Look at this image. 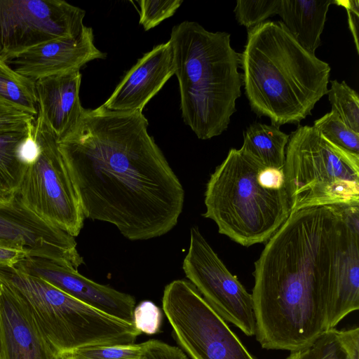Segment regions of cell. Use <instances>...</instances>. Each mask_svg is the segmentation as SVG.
<instances>
[{
  "instance_id": "1",
  "label": "cell",
  "mask_w": 359,
  "mask_h": 359,
  "mask_svg": "<svg viewBox=\"0 0 359 359\" xmlns=\"http://www.w3.org/2000/svg\"><path fill=\"white\" fill-rule=\"evenodd\" d=\"M358 205L292 211L267 241L251 294L263 348L302 349L359 309Z\"/></svg>"
},
{
  "instance_id": "2",
  "label": "cell",
  "mask_w": 359,
  "mask_h": 359,
  "mask_svg": "<svg viewBox=\"0 0 359 359\" xmlns=\"http://www.w3.org/2000/svg\"><path fill=\"white\" fill-rule=\"evenodd\" d=\"M142 111L84 109L59 149L85 217L111 223L130 241L177 224L184 191L147 131Z\"/></svg>"
},
{
  "instance_id": "3",
  "label": "cell",
  "mask_w": 359,
  "mask_h": 359,
  "mask_svg": "<svg viewBox=\"0 0 359 359\" xmlns=\"http://www.w3.org/2000/svg\"><path fill=\"white\" fill-rule=\"evenodd\" d=\"M241 67L251 109L278 128L300 123L328 92L330 65L302 47L282 21L248 29Z\"/></svg>"
},
{
  "instance_id": "4",
  "label": "cell",
  "mask_w": 359,
  "mask_h": 359,
  "mask_svg": "<svg viewBox=\"0 0 359 359\" xmlns=\"http://www.w3.org/2000/svg\"><path fill=\"white\" fill-rule=\"evenodd\" d=\"M230 34L212 32L196 22L175 25L172 46L184 123L198 138L221 135L236 112L243 86L241 54L231 46Z\"/></svg>"
},
{
  "instance_id": "5",
  "label": "cell",
  "mask_w": 359,
  "mask_h": 359,
  "mask_svg": "<svg viewBox=\"0 0 359 359\" xmlns=\"http://www.w3.org/2000/svg\"><path fill=\"white\" fill-rule=\"evenodd\" d=\"M264 166L243 148L231 149L206 185L203 216L216 223L219 233L245 247L267 242L290 213L285 188L260 182Z\"/></svg>"
},
{
  "instance_id": "6",
  "label": "cell",
  "mask_w": 359,
  "mask_h": 359,
  "mask_svg": "<svg viewBox=\"0 0 359 359\" xmlns=\"http://www.w3.org/2000/svg\"><path fill=\"white\" fill-rule=\"evenodd\" d=\"M0 281L22 302L55 359L86 346L133 344L141 334L14 265H0Z\"/></svg>"
},
{
  "instance_id": "7",
  "label": "cell",
  "mask_w": 359,
  "mask_h": 359,
  "mask_svg": "<svg viewBox=\"0 0 359 359\" xmlns=\"http://www.w3.org/2000/svg\"><path fill=\"white\" fill-rule=\"evenodd\" d=\"M283 172L290 212L359 204V154L333 144L313 126L299 125L290 135Z\"/></svg>"
},
{
  "instance_id": "8",
  "label": "cell",
  "mask_w": 359,
  "mask_h": 359,
  "mask_svg": "<svg viewBox=\"0 0 359 359\" xmlns=\"http://www.w3.org/2000/svg\"><path fill=\"white\" fill-rule=\"evenodd\" d=\"M34 134L39 152L27 165L18 195L39 217L76 237L83 226L85 216L58 140L39 114Z\"/></svg>"
},
{
  "instance_id": "9",
  "label": "cell",
  "mask_w": 359,
  "mask_h": 359,
  "mask_svg": "<svg viewBox=\"0 0 359 359\" xmlns=\"http://www.w3.org/2000/svg\"><path fill=\"white\" fill-rule=\"evenodd\" d=\"M162 306L176 340L191 359H256L191 282L167 285Z\"/></svg>"
},
{
  "instance_id": "10",
  "label": "cell",
  "mask_w": 359,
  "mask_h": 359,
  "mask_svg": "<svg viewBox=\"0 0 359 359\" xmlns=\"http://www.w3.org/2000/svg\"><path fill=\"white\" fill-rule=\"evenodd\" d=\"M86 11L62 0H0V58L61 38L84 27Z\"/></svg>"
},
{
  "instance_id": "11",
  "label": "cell",
  "mask_w": 359,
  "mask_h": 359,
  "mask_svg": "<svg viewBox=\"0 0 359 359\" xmlns=\"http://www.w3.org/2000/svg\"><path fill=\"white\" fill-rule=\"evenodd\" d=\"M182 269L189 282L226 322L248 337L255 335L252 294L228 270L196 226L190 229Z\"/></svg>"
},
{
  "instance_id": "12",
  "label": "cell",
  "mask_w": 359,
  "mask_h": 359,
  "mask_svg": "<svg viewBox=\"0 0 359 359\" xmlns=\"http://www.w3.org/2000/svg\"><path fill=\"white\" fill-rule=\"evenodd\" d=\"M0 245L76 270L84 264L74 237L39 217L18 195L9 201H0Z\"/></svg>"
},
{
  "instance_id": "13",
  "label": "cell",
  "mask_w": 359,
  "mask_h": 359,
  "mask_svg": "<svg viewBox=\"0 0 359 359\" xmlns=\"http://www.w3.org/2000/svg\"><path fill=\"white\" fill-rule=\"evenodd\" d=\"M14 266L104 313L133 324L135 299L130 294L95 283L76 269L47 258L25 257Z\"/></svg>"
},
{
  "instance_id": "14",
  "label": "cell",
  "mask_w": 359,
  "mask_h": 359,
  "mask_svg": "<svg viewBox=\"0 0 359 359\" xmlns=\"http://www.w3.org/2000/svg\"><path fill=\"white\" fill-rule=\"evenodd\" d=\"M106 53L94 43L91 27L84 26L74 38H61L39 44L4 61L33 81L80 69L88 62L104 59Z\"/></svg>"
},
{
  "instance_id": "15",
  "label": "cell",
  "mask_w": 359,
  "mask_h": 359,
  "mask_svg": "<svg viewBox=\"0 0 359 359\" xmlns=\"http://www.w3.org/2000/svg\"><path fill=\"white\" fill-rule=\"evenodd\" d=\"M174 74L173 53L168 41L156 46L139 59L102 106L116 111H142Z\"/></svg>"
},
{
  "instance_id": "16",
  "label": "cell",
  "mask_w": 359,
  "mask_h": 359,
  "mask_svg": "<svg viewBox=\"0 0 359 359\" xmlns=\"http://www.w3.org/2000/svg\"><path fill=\"white\" fill-rule=\"evenodd\" d=\"M81 77L80 70H73L35 81L38 114L58 142L74 130L83 114Z\"/></svg>"
},
{
  "instance_id": "17",
  "label": "cell",
  "mask_w": 359,
  "mask_h": 359,
  "mask_svg": "<svg viewBox=\"0 0 359 359\" xmlns=\"http://www.w3.org/2000/svg\"><path fill=\"white\" fill-rule=\"evenodd\" d=\"M0 341L5 359H55L22 302L1 281Z\"/></svg>"
},
{
  "instance_id": "18",
  "label": "cell",
  "mask_w": 359,
  "mask_h": 359,
  "mask_svg": "<svg viewBox=\"0 0 359 359\" xmlns=\"http://www.w3.org/2000/svg\"><path fill=\"white\" fill-rule=\"evenodd\" d=\"M332 4L334 0H280L278 15L297 43L315 55Z\"/></svg>"
},
{
  "instance_id": "19",
  "label": "cell",
  "mask_w": 359,
  "mask_h": 359,
  "mask_svg": "<svg viewBox=\"0 0 359 359\" xmlns=\"http://www.w3.org/2000/svg\"><path fill=\"white\" fill-rule=\"evenodd\" d=\"M286 359H359V328L327 330L311 344Z\"/></svg>"
},
{
  "instance_id": "20",
  "label": "cell",
  "mask_w": 359,
  "mask_h": 359,
  "mask_svg": "<svg viewBox=\"0 0 359 359\" xmlns=\"http://www.w3.org/2000/svg\"><path fill=\"white\" fill-rule=\"evenodd\" d=\"M289 137L290 135L282 132L278 127L254 123L243 133L242 148L266 167L280 169L285 164Z\"/></svg>"
},
{
  "instance_id": "21",
  "label": "cell",
  "mask_w": 359,
  "mask_h": 359,
  "mask_svg": "<svg viewBox=\"0 0 359 359\" xmlns=\"http://www.w3.org/2000/svg\"><path fill=\"white\" fill-rule=\"evenodd\" d=\"M33 123L23 130L0 133V201H9L18 195L27 167L19 148Z\"/></svg>"
},
{
  "instance_id": "22",
  "label": "cell",
  "mask_w": 359,
  "mask_h": 359,
  "mask_svg": "<svg viewBox=\"0 0 359 359\" xmlns=\"http://www.w3.org/2000/svg\"><path fill=\"white\" fill-rule=\"evenodd\" d=\"M0 102L34 117L38 114L35 82L14 71L1 58Z\"/></svg>"
},
{
  "instance_id": "23",
  "label": "cell",
  "mask_w": 359,
  "mask_h": 359,
  "mask_svg": "<svg viewBox=\"0 0 359 359\" xmlns=\"http://www.w3.org/2000/svg\"><path fill=\"white\" fill-rule=\"evenodd\" d=\"M331 87L327 95L331 111L335 112L341 120L352 130L359 133V97L345 81H330Z\"/></svg>"
},
{
  "instance_id": "24",
  "label": "cell",
  "mask_w": 359,
  "mask_h": 359,
  "mask_svg": "<svg viewBox=\"0 0 359 359\" xmlns=\"http://www.w3.org/2000/svg\"><path fill=\"white\" fill-rule=\"evenodd\" d=\"M313 127L333 144L359 154V133L348 127L335 112L330 111L316 120Z\"/></svg>"
},
{
  "instance_id": "25",
  "label": "cell",
  "mask_w": 359,
  "mask_h": 359,
  "mask_svg": "<svg viewBox=\"0 0 359 359\" xmlns=\"http://www.w3.org/2000/svg\"><path fill=\"white\" fill-rule=\"evenodd\" d=\"M143 343L123 345H97L74 349L56 359H139Z\"/></svg>"
},
{
  "instance_id": "26",
  "label": "cell",
  "mask_w": 359,
  "mask_h": 359,
  "mask_svg": "<svg viewBox=\"0 0 359 359\" xmlns=\"http://www.w3.org/2000/svg\"><path fill=\"white\" fill-rule=\"evenodd\" d=\"M280 0H238L234 8L237 22L250 29L278 15Z\"/></svg>"
},
{
  "instance_id": "27",
  "label": "cell",
  "mask_w": 359,
  "mask_h": 359,
  "mask_svg": "<svg viewBox=\"0 0 359 359\" xmlns=\"http://www.w3.org/2000/svg\"><path fill=\"white\" fill-rule=\"evenodd\" d=\"M182 0H142L140 5V25L148 31L172 16L182 5Z\"/></svg>"
},
{
  "instance_id": "28",
  "label": "cell",
  "mask_w": 359,
  "mask_h": 359,
  "mask_svg": "<svg viewBox=\"0 0 359 359\" xmlns=\"http://www.w3.org/2000/svg\"><path fill=\"white\" fill-rule=\"evenodd\" d=\"M162 313L151 301L140 302L133 311V325L140 333L154 334L160 331Z\"/></svg>"
},
{
  "instance_id": "29",
  "label": "cell",
  "mask_w": 359,
  "mask_h": 359,
  "mask_svg": "<svg viewBox=\"0 0 359 359\" xmlns=\"http://www.w3.org/2000/svg\"><path fill=\"white\" fill-rule=\"evenodd\" d=\"M35 118L0 102V133L25 129Z\"/></svg>"
},
{
  "instance_id": "30",
  "label": "cell",
  "mask_w": 359,
  "mask_h": 359,
  "mask_svg": "<svg viewBox=\"0 0 359 359\" xmlns=\"http://www.w3.org/2000/svg\"><path fill=\"white\" fill-rule=\"evenodd\" d=\"M139 359H188L180 348L157 339L143 342Z\"/></svg>"
},
{
  "instance_id": "31",
  "label": "cell",
  "mask_w": 359,
  "mask_h": 359,
  "mask_svg": "<svg viewBox=\"0 0 359 359\" xmlns=\"http://www.w3.org/2000/svg\"><path fill=\"white\" fill-rule=\"evenodd\" d=\"M334 4L344 7L348 15V23L354 39L355 46L359 53L358 24H359V1L358 0H334Z\"/></svg>"
},
{
  "instance_id": "32",
  "label": "cell",
  "mask_w": 359,
  "mask_h": 359,
  "mask_svg": "<svg viewBox=\"0 0 359 359\" xmlns=\"http://www.w3.org/2000/svg\"><path fill=\"white\" fill-rule=\"evenodd\" d=\"M25 257L24 252L0 245V265L13 266Z\"/></svg>"
},
{
  "instance_id": "33",
  "label": "cell",
  "mask_w": 359,
  "mask_h": 359,
  "mask_svg": "<svg viewBox=\"0 0 359 359\" xmlns=\"http://www.w3.org/2000/svg\"><path fill=\"white\" fill-rule=\"evenodd\" d=\"M0 359H5L4 353L1 348V341H0Z\"/></svg>"
}]
</instances>
